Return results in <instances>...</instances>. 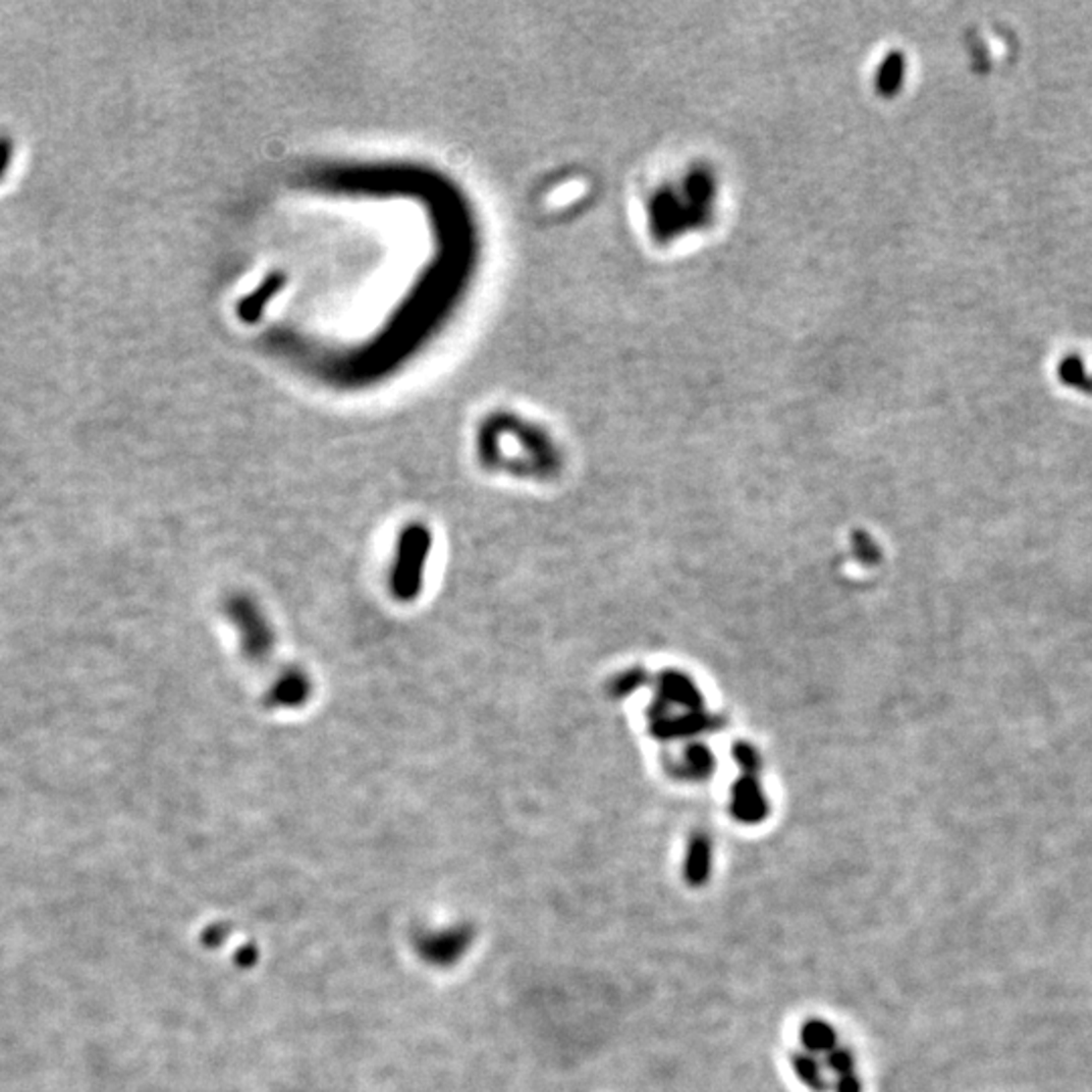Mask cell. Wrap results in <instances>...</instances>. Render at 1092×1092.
I'll use <instances>...</instances> for the list:
<instances>
[{
  "instance_id": "cell-1",
  "label": "cell",
  "mask_w": 1092,
  "mask_h": 1092,
  "mask_svg": "<svg viewBox=\"0 0 1092 1092\" xmlns=\"http://www.w3.org/2000/svg\"><path fill=\"white\" fill-rule=\"evenodd\" d=\"M468 250L463 213L431 176H332L277 211L237 314L310 369L371 375L447 310Z\"/></svg>"
},
{
  "instance_id": "cell-2",
  "label": "cell",
  "mask_w": 1092,
  "mask_h": 1092,
  "mask_svg": "<svg viewBox=\"0 0 1092 1092\" xmlns=\"http://www.w3.org/2000/svg\"><path fill=\"white\" fill-rule=\"evenodd\" d=\"M800 1036H802L804 1052H808V1054H812V1056H816V1054H823V1056H825L827 1052H831V1050L837 1046L835 1030H833L827 1022H823V1020H819V1018L808 1020V1022L804 1024Z\"/></svg>"
},
{
  "instance_id": "cell-3",
  "label": "cell",
  "mask_w": 1092,
  "mask_h": 1092,
  "mask_svg": "<svg viewBox=\"0 0 1092 1092\" xmlns=\"http://www.w3.org/2000/svg\"><path fill=\"white\" fill-rule=\"evenodd\" d=\"M791 1064H794V1071L796 1075L800 1077V1081L814 1092L827 1091V1081L821 1073V1067H819L818 1060L808 1054V1052H796L791 1056Z\"/></svg>"
},
{
  "instance_id": "cell-4",
  "label": "cell",
  "mask_w": 1092,
  "mask_h": 1092,
  "mask_svg": "<svg viewBox=\"0 0 1092 1092\" xmlns=\"http://www.w3.org/2000/svg\"><path fill=\"white\" fill-rule=\"evenodd\" d=\"M708 870H710L708 850H706L704 843H696L690 850V856H688V862H686V880L692 886H700V884H704L708 880Z\"/></svg>"
},
{
  "instance_id": "cell-5",
  "label": "cell",
  "mask_w": 1092,
  "mask_h": 1092,
  "mask_svg": "<svg viewBox=\"0 0 1092 1092\" xmlns=\"http://www.w3.org/2000/svg\"><path fill=\"white\" fill-rule=\"evenodd\" d=\"M825 1064L835 1077L856 1073V1060H854V1054L848 1048L835 1046L831 1052L825 1054Z\"/></svg>"
},
{
  "instance_id": "cell-6",
  "label": "cell",
  "mask_w": 1092,
  "mask_h": 1092,
  "mask_svg": "<svg viewBox=\"0 0 1092 1092\" xmlns=\"http://www.w3.org/2000/svg\"><path fill=\"white\" fill-rule=\"evenodd\" d=\"M835 1092H862V1081H860V1077H856V1073L837 1077V1081H835Z\"/></svg>"
},
{
  "instance_id": "cell-7",
  "label": "cell",
  "mask_w": 1092,
  "mask_h": 1092,
  "mask_svg": "<svg viewBox=\"0 0 1092 1092\" xmlns=\"http://www.w3.org/2000/svg\"><path fill=\"white\" fill-rule=\"evenodd\" d=\"M10 154H12V144H10L6 138H0V176H2V174L6 172V168H8Z\"/></svg>"
}]
</instances>
